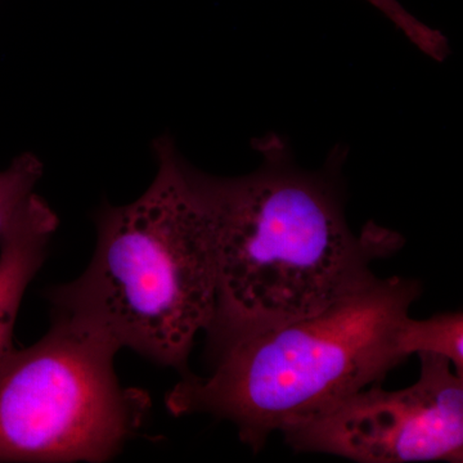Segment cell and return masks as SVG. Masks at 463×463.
Wrapping results in <instances>:
<instances>
[{"label": "cell", "mask_w": 463, "mask_h": 463, "mask_svg": "<svg viewBox=\"0 0 463 463\" xmlns=\"http://www.w3.org/2000/svg\"><path fill=\"white\" fill-rule=\"evenodd\" d=\"M260 166L218 178L192 167L214 246L216 312L207 347L317 315L373 281L371 261L403 239L367 223L359 233L344 212L345 148L332 149L318 172L295 164L277 134L254 139Z\"/></svg>", "instance_id": "6da1fadb"}, {"label": "cell", "mask_w": 463, "mask_h": 463, "mask_svg": "<svg viewBox=\"0 0 463 463\" xmlns=\"http://www.w3.org/2000/svg\"><path fill=\"white\" fill-rule=\"evenodd\" d=\"M420 283L373 281L317 315L209 349L207 376L187 373L166 395L174 416L207 413L258 452L272 432L325 412L425 350L411 318Z\"/></svg>", "instance_id": "7a4b0ae2"}, {"label": "cell", "mask_w": 463, "mask_h": 463, "mask_svg": "<svg viewBox=\"0 0 463 463\" xmlns=\"http://www.w3.org/2000/svg\"><path fill=\"white\" fill-rule=\"evenodd\" d=\"M154 152V182L128 205L100 207L90 265L47 298L52 313L184 376L197 335L214 321V246L192 166L170 137Z\"/></svg>", "instance_id": "3957f363"}, {"label": "cell", "mask_w": 463, "mask_h": 463, "mask_svg": "<svg viewBox=\"0 0 463 463\" xmlns=\"http://www.w3.org/2000/svg\"><path fill=\"white\" fill-rule=\"evenodd\" d=\"M118 347L52 313L42 340L0 362V462H106L136 438L151 399L116 376Z\"/></svg>", "instance_id": "277c9868"}, {"label": "cell", "mask_w": 463, "mask_h": 463, "mask_svg": "<svg viewBox=\"0 0 463 463\" xmlns=\"http://www.w3.org/2000/svg\"><path fill=\"white\" fill-rule=\"evenodd\" d=\"M417 355L421 371L412 386L359 390L283 429L286 443L364 463L462 462L463 376L447 356Z\"/></svg>", "instance_id": "5b68a950"}, {"label": "cell", "mask_w": 463, "mask_h": 463, "mask_svg": "<svg viewBox=\"0 0 463 463\" xmlns=\"http://www.w3.org/2000/svg\"><path fill=\"white\" fill-rule=\"evenodd\" d=\"M57 225L56 213L33 194L0 237V362L14 350L12 337L21 301L44 263Z\"/></svg>", "instance_id": "8992f818"}, {"label": "cell", "mask_w": 463, "mask_h": 463, "mask_svg": "<svg viewBox=\"0 0 463 463\" xmlns=\"http://www.w3.org/2000/svg\"><path fill=\"white\" fill-rule=\"evenodd\" d=\"M43 164L35 155L23 154L0 172V237L11 227L35 192Z\"/></svg>", "instance_id": "52a82bcc"}, {"label": "cell", "mask_w": 463, "mask_h": 463, "mask_svg": "<svg viewBox=\"0 0 463 463\" xmlns=\"http://www.w3.org/2000/svg\"><path fill=\"white\" fill-rule=\"evenodd\" d=\"M381 12L417 50L437 62L449 56V43L443 33L422 23L405 9L399 0H365Z\"/></svg>", "instance_id": "ba28073f"}]
</instances>
